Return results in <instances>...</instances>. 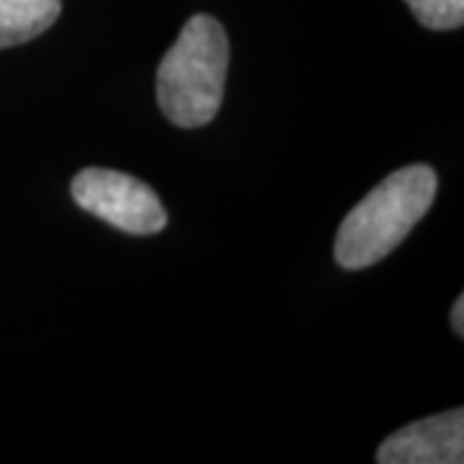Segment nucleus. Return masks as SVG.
<instances>
[{
    "label": "nucleus",
    "instance_id": "obj_1",
    "mask_svg": "<svg viewBox=\"0 0 464 464\" xmlns=\"http://www.w3.org/2000/svg\"><path fill=\"white\" fill-rule=\"evenodd\" d=\"M436 186L433 168L423 163L400 168L377 183L338 227V266L362 271L387 258L431 209Z\"/></svg>",
    "mask_w": 464,
    "mask_h": 464
},
{
    "label": "nucleus",
    "instance_id": "obj_2",
    "mask_svg": "<svg viewBox=\"0 0 464 464\" xmlns=\"http://www.w3.org/2000/svg\"><path fill=\"white\" fill-rule=\"evenodd\" d=\"M230 65V42L222 24L197 14L158 67V106L183 130L209 124L222 106Z\"/></svg>",
    "mask_w": 464,
    "mask_h": 464
},
{
    "label": "nucleus",
    "instance_id": "obj_3",
    "mask_svg": "<svg viewBox=\"0 0 464 464\" xmlns=\"http://www.w3.org/2000/svg\"><path fill=\"white\" fill-rule=\"evenodd\" d=\"M70 194L81 209L130 235H155L168 222L160 197L148 183L121 170L83 168L70 183Z\"/></svg>",
    "mask_w": 464,
    "mask_h": 464
},
{
    "label": "nucleus",
    "instance_id": "obj_4",
    "mask_svg": "<svg viewBox=\"0 0 464 464\" xmlns=\"http://www.w3.org/2000/svg\"><path fill=\"white\" fill-rule=\"evenodd\" d=\"M380 464H462L464 411H447L415 420L382 441Z\"/></svg>",
    "mask_w": 464,
    "mask_h": 464
},
{
    "label": "nucleus",
    "instance_id": "obj_5",
    "mask_svg": "<svg viewBox=\"0 0 464 464\" xmlns=\"http://www.w3.org/2000/svg\"><path fill=\"white\" fill-rule=\"evenodd\" d=\"M63 11V0H0V50L44 34Z\"/></svg>",
    "mask_w": 464,
    "mask_h": 464
},
{
    "label": "nucleus",
    "instance_id": "obj_6",
    "mask_svg": "<svg viewBox=\"0 0 464 464\" xmlns=\"http://www.w3.org/2000/svg\"><path fill=\"white\" fill-rule=\"evenodd\" d=\"M415 18L436 32L459 29L464 24V0H405Z\"/></svg>",
    "mask_w": 464,
    "mask_h": 464
},
{
    "label": "nucleus",
    "instance_id": "obj_7",
    "mask_svg": "<svg viewBox=\"0 0 464 464\" xmlns=\"http://www.w3.org/2000/svg\"><path fill=\"white\" fill-rule=\"evenodd\" d=\"M451 328H454V333L462 338L464 335V297L462 295L457 297L454 307H451Z\"/></svg>",
    "mask_w": 464,
    "mask_h": 464
}]
</instances>
